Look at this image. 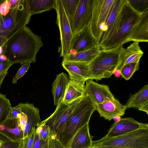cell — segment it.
I'll list each match as a JSON object with an SVG mask.
<instances>
[{"instance_id": "603a6c76", "label": "cell", "mask_w": 148, "mask_h": 148, "mask_svg": "<svg viewBox=\"0 0 148 148\" xmlns=\"http://www.w3.org/2000/svg\"><path fill=\"white\" fill-rule=\"evenodd\" d=\"M85 84L69 79L62 101L69 103L85 95Z\"/></svg>"}, {"instance_id": "d4e9b609", "label": "cell", "mask_w": 148, "mask_h": 148, "mask_svg": "<svg viewBox=\"0 0 148 148\" xmlns=\"http://www.w3.org/2000/svg\"><path fill=\"white\" fill-rule=\"evenodd\" d=\"M101 49L98 46L81 52L70 54L63 58L62 61L76 62L90 64L98 55Z\"/></svg>"}, {"instance_id": "5b68a950", "label": "cell", "mask_w": 148, "mask_h": 148, "mask_svg": "<svg viewBox=\"0 0 148 148\" xmlns=\"http://www.w3.org/2000/svg\"><path fill=\"white\" fill-rule=\"evenodd\" d=\"M31 16L25 7L23 0L11 8L0 23V37L7 40L29 24Z\"/></svg>"}, {"instance_id": "f907efd6", "label": "cell", "mask_w": 148, "mask_h": 148, "mask_svg": "<svg viewBox=\"0 0 148 148\" xmlns=\"http://www.w3.org/2000/svg\"></svg>"}, {"instance_id": "d6986e66", "label": "cell", "mask_w": 148, "mask_h": 148, "mask_svg": "<svg viewBox=\"0 0 148 148\" xmlns=\"http://www.w3.org/2000/svg\"><path fill=\"white\" fill-rule=\"evenodd\" d=\"M0 133L13 141H22L23 139V131L18 119H8L0 125Z\"/></svg>"}, {"instance_id": "c3c4849f", "label": "cell", "mask_w": 148, "mask_h": 148, "mask_svg": "<svg viewBox=\"0 0 148 148\" xmlns=\"http://www.w3.org/2000/svg\"><path fill=\"white\" fill-rule=\"evenodd\" d=\"M121 119V116H118L114 117L113 119L115 121V122H118Z\"/></svg>"}, {"instance_id": "2e32d148", "label": "cell", "mask_w": 148, "mask_h": 148, "mask_svg": "<svg viewBox=\"0 0 148 148\" xmlns=\"http://www.w3.org/2000/svg\"><path fill=\"white\" fill-rule=\"evenodd\" d=\"M127 108L126 105L122 104L115 98L95 104V110L99 113L100 116L109 121L116 116H123Z\"/></svg>"}, {"instance_id": "681fc988", "label": "cell", "mask_w": 148, "mask_h": 148, "mask_svg": "<svg viewBox=\"0 0 148 148\" xmlns=\"http://www.w3.org/2000/svg\"><path fill=\"white\" fill-rule=\"evenodd\" d=\"M4 46L0 45V55L3 54Z\"/></svg>"}, {"instance_id": "ba28073f", "label": "cell", "mask_w": 148, "mask_h": 148, "mask_svg": "<svg viewBox=\"0 0 148 148\" xmlns=\"http://www.w3.org/2000/svg\"><path fill=\"white\" fill-rule=\"evenodd\" d=\"M82 97L69 103L61 102L56 106L54 112L43 121L49 126L51 134L58 139L73 110Z\"/></svg>"}, {"instance_id": "f546056e", "label": "cell", "mask_w": 148, "mask_h": 148, "mask_svg": "<svg viewBox=\"0 0 148 148\" xmlns=\"http://www.w3.org/2000/svg\"><path fill=\"white\" fill-rule=\"evenodd\" d=\"M36 133L42 139L46 140L49 139L51 135V131L49 126L43 121L40 122L36 126Z\"/></svg>"}, {"instance_id": "1f68e13d", "label": "cell", "mask_w": 148, "mask_h": 148, "mask_svg": "<svg viewBox=\"0 0 148 148\" xmlns=\"http://www.w3.org/2000/svg\"><path fill=\"white\" fill-rule=\"evenodd\" d=\"M36 128H33L30 133L24 138L21 148H33L36 138Z\"/></svg>"}, {"instance_id": "5bb4252c", "label": "cell", "mask_w": 148, "mask_h": 148, "mask_svg": "<svg viewBox=\"0 0 148 148\" xmlns=\"http://www.w3.org/2000/svg\"><path fill=\"white\" fill-rule=\"evenodd\" d=\"M85 83V94L90 97L95 104L114 98L107 85L99 84L90 79L87 80Z\"/></svg>"}, {"instance_id": "f6af8a7d", "label": "cell", "mask_w": 148, "mask_h": 148, "mask_svg": "<svg viewBox=\"0 0 148 148\" xmlns=\"http://www.w3.org/2000/svg\"><path fill=\"white\" fill-rule=\"evenodd\" d=\"M97 148H128L117 146L103 147Z\"/></svg>"}, {"instance_id": "f35d334b", "label": "cell", "mask_w": 148, "mask_h": 148, "mask_svg": "<svg viewBox=\"0 0 148 148\" xmlns=\"http://www.w3.org/2000/svg\"><path fill=\"white\" fill-rule=\"evenodd\" d=\"M11 7L9 0H4L0 7V10L3 16H5L9 12Z\"/></svg>"}, {"instance_id": "f1b7e54d", "label": "cell", "mask_w": 148, "mask_h": 148, "mask_svg": "<svg viewBox=\"0 0 148 148\" xmlns=\"http://www.w3.org/2000/svg\"><path fill=\"white\" fill-rule=\"evenodd\" d=\"M139 62L126 64L120 69L121 75L126 80L129 79L136 71L139 69Z\"/></svg>"}, {"instance_id": "277c9868", "label": "cell", "mask_w": 148, "mask_h": 148, "mask_svg": "<svg viewBox=\"0 0 148 148\" xmlns=\"http://www.w3.org/2000/svg\"><path fill=\"white\" fill-rule=\"evenodd\" d=\"M120 47L101 50L89 64L90 79L100 80L109 78L113 74L119 64Z\"/></svg>"}, {"instance_id": "8992f818", "label": "cell", "mask_w": 148, "mask_h": 148, "mask_svg": "<svg viewBox=\"0 0 148 148\" xmlns=\"http://www.w3.org/2000/svg\"><path fill=\"white\" fill-rule=\"evenodd\" d=\"M115 146L128 148H148V128L138 129L108 139L92 141L90 148Z\"/></svg>"}, {"instance_id": "7402d4cb", "label": "cell", "mask_w": 148, "mask_h": 148, "mask_svg": "<svg viewBox=\"0 0 148 148\" xmlns=\"http://www.w3.org/2000/svg\"><path fill=\"white\" fill-rule=\"evenodd\" d=\"M69 81L67 75L62 72L57 75L53 83L51 90L55 106L62 101Z\"/></svg>"}, {"instance_id": "e575fe53", "label": "cell", "mask_w": 148, "mask_h": 148, "mask_svg": "<svg viewBox=\"0 0 148 148\" xmlns=\"http://www.w3.org/2000/svg\"><path fill=\"white\" fill-rule=\"evenodd\" d=\"M49 140L50 138L46 140L42 139L39 135L36 133V138L33 148H50Z\"/></svg>"}, {"instance_id": "9a60e30c", "label": "cell", "mask_w": 148, "mask_h": 148, "mask_svg": "<svg viewBox=\"0 0 148 148\" xmlns=\"http://www.w3.org/2000/svg\"><path fill=\"white\" fill-rule=\"evenodd\" d=\"M62 65L68 72L69 79L85 84L86 80L91 79L89 64L62 61Z\"/></svg>"}, {"instance_id": "836d02e7", "label": "cell", "mask_w": 148, "mask_h": 148, "mask_svg": "<svg viewBox=\"0 0 148 148\" xmlns=\"http://www.w3.org/2000/svg\"><path fill=\"white\" fill-rule=\"evenodd\" d=\"M31 63V62H28L21 64V67L13 78V84L16 83L17 80L22 77L27 71L29 68Z\"/></svg>"}, {"instance_id": "6da1fadb", "label": "cell", "mask_w": 148, "mask_h": 148, "mask_svg": "<svg viewBox=\"0 0 148 148\" xmlns=\"http://www.w3.org/2000/svg\"><path fill=\"white\" fill-rule=\"evenodd\" d=\"M43 45L41 37L26 26L7 40L3 54L13 64L34 63L36 54Z\"/></svg>"}, {"instance_id": "484cf974", "label": "cell", "mask_w": 148, "mask_h": 148, "mask_svg": "<svg viewBox=\"0 0 148 148\" xmlns=\"http://www.w3.org/2000/svg\"><path fill=\"white\" fill-rule=\"evenodd\" d=\"M148 103V84L144 86L140 90L130 97L125 105L127 108L138 109Z\"/></svg>"}, {"instance_id": "74e56055", "label": "cell", "mask_w": 148, "mask_h": 148, "mask_svg": "<svg viewBox=\"0 0 148 148\" xmlns=\"http://www.w3.org/2000/svg\"><path fill=\"white\" fill-rule=\"evenodd\" d=\"M21 113V109L18 104L12 107L8 119H18Z\"/></svg>"}, {"instance_id": "d590c367", "label": "cell", "mask_w": 148, "mask_h": 148, "mask_svg": "<svg viewBox=\"0 0 148 148\" xmlns=\"http://www.w3.org/2000/svg\"><path fill=\"white\" fill-rule=\"evenodd\" d=\"M22 141H15L7 138L3 141L0 148H20Z\"/></svg>"}, {"instance_id": "e0dca14e", "label": "cell", "mask_w": 148, "mask_h": 148, "mask_svg": "<svg viewBox=\"0 0 148 148\" xmlns=\"http://www.w3.org/2000/svg\"><path fill=\"white\" fill-rule=\"evenodd\" d=\"M143 54L138 42H134L126 48L121 46L119 62L116 69L120 70L126 64L140 62Z\"/></svg>"}, {"instance_id": "83f0119b", "label": "cell", "mask_w": 148, "mask_h": 148, "mask_svg": "<svg viewBox=\"0 0 148 148\" xmlns=\"http://www.w3.org/2000/svg\"><path fill=\"white\" fill-rule=\"evenodd\" d=\"M79 0H61L67 17L70 22L77 7Z\"/></svg>"}, {"instance_id": "8d00e7d4", "label": "cell", "mask_w": 148, "mask_h": 148, "mask_svg": "<svg viewBox=\"0 0 148 148\" xmlns=\"http://www.w3.org/2000/svg\"><path fill=\"white\" fill-rule=\"evenodd\" d=\"M50 148H65L55 136L51 134L49 140Z\"/></svg>"}, {"instance_id": "ee69618b", "label": "cell", "mask_w": 148, "mask_h": 148, "mask_svg": "<svg viewBox=\"0 0 148 148\" xmlns=\"http://www.w3.org/2000/svg\"><path fill=\"white\" fill-rule=\"evenodd\" d=\"M7 40V39L3 38L0 37V45L4 46Z\"/></svg>"}, {"instance_id": "4dcf8cb0", "label": "cell", "mask_w": 148, "mask_h": 148, "mask_svg": "<svg viewBox=\"0 0 148 148\" xmlns=\"http://www.w3.org/2000/svg\"><path fill=\"white\" fill-rule=\"evenodd\" d=\"M131 7L139 14L148 10V0H128Z\"/></svg>"}, {"instance_id": "4316f807", "label": "cell", "mask_w": 148, "mask_h": 148, "mask_svg": "<svg viewBox=\"0 0 148 148\" xmlns=\"http://www.w3.org/2000/svg\"><path fill=\"white\" fill-rule=\"evenodd\" d=\"M11 108L10 101L5 95L0 93V125L8 119Z\"/></svg>"}, {"instance_id": "7a4b0ae2", "label": "cell", "mask_w": 148, "mask_h": 148, "mask_svg": "<svg viewBox=\"0 0 148 148\" xmlns=\"http://www.w3.org/2000/svg\"><path fill=\"white\" fill-rule=\"evenodd\" d=\"M95 110V104L88 95L82 97L73 110L58 140L65 148H69L78 131L88 123Z\"/></svg>"}, {"instance_id": "7bdbcfd3", "label": "cell", "mask_w": 148, "mask_h": 148, "mask_svg": "<svg viewBox=\"0 0 148 148\" xmlns=\"http://www.w3.org/2000/svg\"><path fill=\"white\" fill-rule=\"evenodd\" d=\"M7 138V137L0 133V148L3 141Z\"/></svg>"}, {"instance_id": "60d3db41", "label": "cell", "mask_w": 148, "mask_h": 148, "mask_svg": "<svg viewBox=\"0 0 148 148\" xmlns=\"http://www.w3.org/2000/svg\"><path fill=\"white\" fill-rule=\"evenodd\" d=\"M113 74H114L115 77H119L121 75V72L120 70L115 68Z\"/></svg>"}, {"instance_id": "4fadbf2b", "label": "cell", "mask_w": 148, "mask_h": 148, "mask_svg": "<svg viewBox=\"0 0 148 148\" xmlns=\"http://www.w3.org/2000/svg\"><path fill=\"white\" fill-rule=\"evenodd\" d=\"M144 128H148L147 123L139 122L131 117L121 118L119 121L115 122L109 129L107 134L100 139H109Z\"/></svg>"}, {"instance_id": "7dc6e473", "label": "cell", "mask_w": 148, "mask_h": 148, "mask_svg": "<svg viewBox=\"0 0 148 148\" xmlns=\"http://www.w3.org/2000/svg\"><path fill=\"white\" fill-rule=\"evenodd\" d=\"M3 1L4 0H0V7ZM4 16H3L2 15L0 9V23H1V21L3 19Z\"/></svg>"}, {"instance_id": "cb8c5ba5", "label": "cell", "mask_w": 148, "mask_h": 148, "mask_svg": "<svg viewBox=\"0 0 148 148\" xmlns=\"http://www.w3.org/2000/svg\"><path fill=\"white\" fill-rule=\"evenodd\" d=\"M93 137L90 133L88 123L76 133L69 148H90Z\"/></svg>"}, {"instance_id": "ab89813d", "label": "cell", "mask_w": 148, "mask_h": 148, "mask_svg": "<svg viewBox=\"0 0 148 148\" xmlns=\"http://www.w3.org/2000/svg\"><path fill=\"white\" fill-rule=\"evenodd\" d=\"M140 111H144L147 114H148V103L146 104L140 108L138 109Z\"/></svg>"}, {"instance_id": "44dd1931", "label": "cell", "mask_w": 148, "mask_h": 148, "mask_svg": "<svg viewBox=\"0 0 148 148\" xmlns=\"http://www.w3.org/2000/svg\"><path fill=\"white\" fill-rule=\"evenodd\" d=\"M23 3L32 16L54 9L56 0H23Z\"/></svg>"}, {"instance_id": "d6a6232c", "label": "cell", "mask_w": 148, "mask_h": 148, "mask_svg": "<svg viewBox=\"0 0 148 148\" xmlns=\"http://www.w3.org/2000/svg\"><path fill=\"white\" fill-rule=\"evenodd\" d=\"M12 64L8 60L5 61H0V88L9 69Z\"/></svg>"}, {"instance_id": "30bf717a", "label": "cell", "mask_w": 148, "mask_h": 148, "mask_svg": "<svg viewBox=\"0 0 148 148\" xmlns=\"http://www.w3.org/2000/svg\"><path fill=\"white\" fill-rule=\"evenodd\" d=\"M126 0H114L98 39L99 47L115 34L119 23L121 11Z\"/></svg>"}, {"instance_id": "3957f363", "label": "cell", "mask_w": 148, "mask_h": 148, "mask_svg": "<svg viewBox=\"0 0 148 148\" xmlns=\"http://www.w3.org/2000/svg\"><path fill=\"white\" fill-rule=\"evenodd\" d=\"M140 14L131 7L128 0H126L122 9L115 34L99 46L100 49H109L122 46L130 34L139 20Z\"/></svg>"}, {"instance_id": "bcb514c9", "label": "cell", "mask_w": 148, "mask_h": 148, "mask_svg": "<svg viewBox=\"0 0 148 148\" xmlns=\"http://www.w3.org/2000/svg\"><path fill=\"white\" fill-rule=\"evenodd\" d=\"M8 60L4 54L0 55V61H5Z\"/></svg>"}, {"instance_id": "ffe728a7", "label": "cell", "mask_w": 148, "mask_h": 148, "mask_svg": "<svg viewBox=\"0 0 148 148\" xmlns=\"http://www.w3.org/2000/svg\"><path fill=\"white\" fill-rule=\"evenodd\" d=\"M19 104L27 117L26 124L23 131V139L29 134L33 128H36L41 122V119L39 110L33 103H21Z\"/></svg>"}, {"instance_id": "9c48e42d", "label": "cell", "mask_w": 148, "mask_h": 148, "mask_svg": "<svg viewBox=\"0 0 148 148\" xmlns=\"http://www.w3.org/2000/svg\"><path fill=\"white\" fill-rule=\"evenodd\" d=\"M114 0H92L91 27L93 33L98 39Z\"/></svg>"}, {"instance_id": "b9f144b4", "label": "cell", "mask_w": 148, "mask_h": 148, "mask_svg": "<svg viewBox=\"0 0 148 148\" xmlns=\"http://www.w3.org/2000/svg\"><path fill=\"white\" fill-rule=\"evenodd\" d=\"M11 4V8L15 7L18 4L19 0H10Z\"/></svg>"}, {"instance_id": "8fae6325", "label": "cell", "mask_w": 148, "mask_h": 148, "mask_svg": "<svg viewBox=\"0 0 148 148\" xmlns=\"http://www.w3.org/2000/svg\"><path fill=\"white\" fill-rule=\"evenodd\" d=\"M97 46L98 41L92 31L90 21L79 31L73 34L71 42L70 54Z\"/></svg>"}, {"instance_id": "ac0fdd59", "label": "cell", "mask_w": 148, "mask_h": 148, "mask_svg": "<svg viewBox=\"0 0 148 148\" xmlns=\"http://www.w3.org/2000/svg\"><path fill=\"white\" fill-rule=\"evenodd\" d=\"M133 41L148 42V10L141 13L137 22L125 43Z\"/></svg>"}, {"instance_id": "7c38bea8", "label": "cell", "mask_w": 148, "mask_h": 148, "mask_svg": "<svg viewBox=\"0 0 148 148\" xmlns=\"http://www.w3.org/2000/svg\"><path fill=\"white\" fill-rule=\"evenodd\" d=\"M92 1V0H79L75 13L70 22L73 34L90 22Z\"/></svg>"}, {"instance_id": "52a82bcc", "label": "cell", "mask_w": 148, "mask_h": 148, "mask_svg": "<svg viewBox=\"0 0 148 148\" xmlns=\"http://www.w3.org/2000/svg\"><path fill=\"white\" fill-rule=\"evenodd\" d=\"M54 9L57 13L56 22L60 34L61 45L58 51L60 53V57L64 58L70 54L71 42L73 34L61 0H56Z\"/></svg>"}]
</instances>
